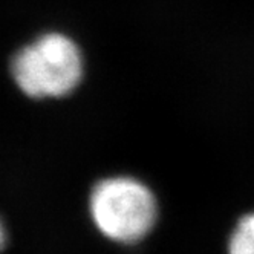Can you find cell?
<instances>
[{
    "mask_svg": "<svg viewBox=\"0 0 254 254\" xmlns=\"http://www.w3.org/2000/svg\"><path fill=\"white\" fill-rule=\"evenodd\" d=\"M9 74L17 89L31 100L66 98L83 80V52L67 34L49 31L14 54Z\"/></svg>",
    "mask_w": 254,
    "mask_h": 254,
    "instance_id": "cell-1",
    "label": "cell"
},
{
    "mask_svg": "<svg viewBox=\"0 0 254 254\" xmlns=\"http://www.w3.org/2000/svg\"><path fill=\"white\" fill-rule=\"evenodd\" d=\"M87 211L103 238L121 245L142 241L158 216L153 193L132 176H109L95 183L89 191Z\"/></svg>",
    "mask_w": 254,
    "mask_h": 254,
    "instance_id": "cell-2",
    "label": "cell"
},
{
    "mask_svg": "<svg viewBox=\"0 0 254 254\" xmlns=\"http://www.w3.org/2000/svg\"><path fill=\"white\" fill-rule=\"evenodd\" d=\"M9 244V231L6 227V222L2 216H0V254H2Z\"/></svg>",
    "mask_w": 254,
    "mask_h": 254,
    "instance_id": "cell-4",
    "label": "cell"
},
{
    "mask_svg": "<svg viewBox=\"0 0 254 254\" xmlns=\"http://www.w3.org/2000/svg\"><path fill=\"white\" fill-rule=\"evenodd\" d=\"M230 254H254V214H247L233 231Z\"/></svg>",
    "mask_w": 254,
    "mask_h": 254,
    "instance_id": "cell-3",
    "label": "cell"
}]
</instances>
